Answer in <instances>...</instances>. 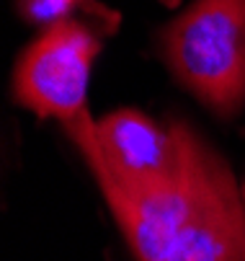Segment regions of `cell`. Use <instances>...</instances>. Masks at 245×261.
Here are the masks:
<instances>
[{
  "mask_svg": "<svg viewBox=\"0 0 245 261\" xmlns=\"http://www.w3.org/2000/svg\"><path fill=\"white\" fill-rule=\"evenodd\" d=\"M181 171L145 192L106 189L116 225L137 261H245V202L225 158L183 119Z\"/></svg>",
  "mask_w": 245,
  "mask_h": 261,
  "instance_id": "cell-1",
  "label": "cell"
},
{
  "mask_svg": "<svg viewBox=\"0 0 245 261\" xmlns=\"http://www.w3.org/2000/svg\"><path fill=\"white\" fill-rule=\"evenodd\" d=\"M155 52L215 117L245 109V0H191L155 31Z\"/></svg>",
  "mask_w": 245,
  "mask_h": 261,
  "instance_id": "cell-2",
  "label": "cell"
},
{
  "mask_svg": "<svg viewBox=\"0 0 245 261\" xmlns=\"http://www.w3.org/2000/svg\"><path fill=\"white\" fill-rule=\"evenodd\" d=\"M103 36L111 34L90 21H65L37 31L16 57L13 101L39 119H57L73 140L90 132L96 119L88 111V81Z\"/></svg>",
  "mask_w": 245,
  "mask_h": 261,
  "instance_id": "cell-3",
  "label": "cell"
},
{
  "mask_svg": "<svg viewBox=\"0 0 245 261\" xmlns=\"http://www.w3.org/2000/svg\"><path fill=\"white\" fill-rule=\"evenodd\" d=\"M101 192H145L170 184L181 171V142L173 122L160 127L145 111L116 109L78 142Z\"/></svg>",
  "mask_w": 245,
  "mask_h": 261,
  "instance_id": "cell-4",
  "label": "cell"
},
{
  "mask_svg": "<svg viewBox=\"0 0 245 261\" xmlns=\"http://www.w3.org/2000/svg\"><path fill=\"white\" fill-rule=\"evenodd\" d=\"M16 8L26 23L39 31L65 21H90L114 34L121 23V16L98 0H16Z\"/></svg>",
  "mask_w": 245,
  "mask_h": 261,
  "instance_id": "cell-5",
  "label": "cell"
},
{
  "mask_svg": "<svg viewBox=\"0 0 245 261\" xmlns=\"http://www.w3.org/2000/svg\"><path fill=\"white\" fill-rule=\"evenodd\" d=\"M158 3H163L165 8H178V3H181V0H158Z\"/></svg>",
  "mask_w": 245,
  "mask_h": 261,
  "instance_id": "cell-6",
  "label": "cell"
},
{
  "mask_svg": "<svg viewBox=\"0 0 245 261\" xmlns=\"http://www.w3.org/2000/svg\"><path fill=\"white\" fill-rule=\"evenodd\" d=\"M242 202H245V184H242Z\"/></svg>",
  "mask_w": 245,
  "mask_h": 261,
  "instance_id": "cell-7",
  "label": "cell"
}]
</instances>
